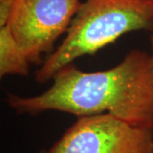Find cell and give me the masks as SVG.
<instances>
[{
  "mask_svg": "<svg viewBox=\"0 0 153 153\" xmlns=\"http://www.w3.org/2000/svg\"><path fill=\"white\" fill-rule=\"evenodd\" d=\"M150 43H151V48H152V63H153V33L151 34V37H150Z\"/></svg>",
  "mask_w": 153,
  "mask_h": 153,
  "instance_id": "obj_7",
  "label": "cell"
},
{
  "mask_svg": "<svg viewBox=\"0 0 153 153\" xmlns=\"http://www.w3.org/2000/svg\"><path fill=\"white\" fill-rule=\"evenodd\" d=\"M136 31L153 33V0H83L64 40L36 71L35 80L49 82L76 59Z\"/></svg>",
  "mask_w": 153,
  "mask_h": 153,
  "instance_id": "obj_2",
  "label": "cell"
},
{
  "mask_svg": "<svg viewBox=\"0 0 153 153\" xmlns=\"http://www.w3.org/2000/svg\"><path fill=\"white\" fill-rule=\"evenodd\" d=\"M46 153H153V129L107 113L80 117Z\"/></svg>",
  "mask_w": 153,
  "mask_h": 153,
  "instance_id": "obj_3",
  "label": "cell"
},
{
  "mask_svg": "<svg viewBox=\"0 0 153 153\" xmlns=\"http://www.w3.org/2000/svg\"><path fill=\"white\" fill-rule=\"evenodd\" d=\"M31 63L27 52L13 38L9 28L0 27V76H27Z\"/></svg>",
  "mask_w": 153,
  "mask_h": 153,
  "instance_id": "obj_5",
  "label": "cell"
},
{
  "mask_svg": "<svg viewBox=\"0 0 153 153\" xmlns=\"http://www.w3.org/2000/svg\"><path fill=\"white\" fill-rule=\"evenodd\" d=\"M43 93L24 97L8 94L6 102L18 114L57 111L77 117L111 114L132 125L153 129L152 55L132 49L120 63L98 71H83L73 63L60 69Z\"/></svg>",
  "mask_w": 153,
  "mask_h": 153,
  "instance_id": "obj_1",
  "label": "cell"
},
{
  "mask_svg": "<svg viewBox=\"0 0 153 153\" xmlns=\"http://www.w3.org/2000/svg\"><path fill=\"white\" fill-rule=\"evenodd\" d=\"M16 0H0V27L8 25L14 10Z\"/></svg>",
  "mask_w": 153,
  "mask_h": 153,
  "instance_id": "obj_6",
  "label": "cell"
},
{
  "mask_svg": "<svg viewBox=\"0 0 153 153\" xmlns=\"http://www.w3.org/2000/svg\"><path fill=\"white\" fill-rule=\"evenodd\" d=\"M82 0H16L6 26L32 63L50 52L56 40L67 33Z\"/></svg>",
  "mask_w": 153,
  "mask_h": 153,
  "instance_id": "obj_4",
  "label": "cell"
}]
</instances>
